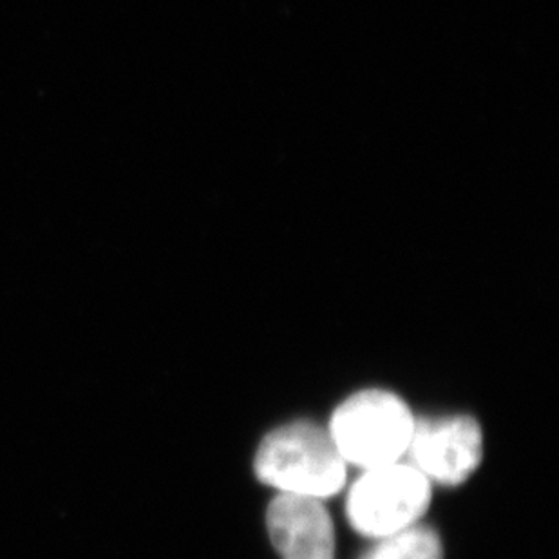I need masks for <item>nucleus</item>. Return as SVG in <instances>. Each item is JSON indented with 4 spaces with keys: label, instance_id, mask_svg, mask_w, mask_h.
I'll return each instance as SVG.
<instances>
[{
    "label": "nucleus",
    "instance_id": "5",
    "mask_svg": "<svg viewBox=\"0 0 559 559\" xmlns=\"http://www.w3.org/2000/svg\"><path fill=\"white\" fill-rule=\"evenodd\" d=\"M266 523L283 559H335L333 522L321 500L281 492Z\"/></svg>",
    "mask_w": 559,
    "mask_h": 559
},
{
    "label": "nucleus",
    "instance_id": "6",
    "mask_svg": "<svg viewBox=\"0 0 559 559\" xmlns=\"http://www.w3.org/2000/svg\"><path fill=\"white\" fill-rule=\"evenodd\" d=\"M360 559H443L442 542L433 528L415 523L380 538Z\"/></svg>",
    "mask_w": 559,
    "mask_h": 559
},
{
    "label": "nucleus",
    "instance_id": "1",
    "mask_svg": "<svg viewBox=\"0 0 559 559\" xmlns=\"http://www.w3.org/2000/svg\"><path fill=\"white\" fill-rule=\"evenodd\" d=\"M253 465L259 480L285 495L324 500L346 484V460L316 424H288L266 435Z\"/></svg>",
    "mask_w": 559,
    "mask_h": 559
},
{
    "label": "nucleus",
    "instance_id": "3",
    "mask_svg": "<svg viewBox=\"0 0 559 559\" xmlns=\"http://www.w3.org/2000/svg\"><path fill=\"white\" fill-rule=\"evenodd\" d=\"M431 503V481L413 465H384L366 471L355 481L346 514L357 533L368 538H385L413 527Z\"/></svg>",
    "mask_w": 559,
    "mask_h": 559
},
{
    "label": "nucleus",
    "instance_id": "4",
    "mask_svg": "<svg viewBox=\"0 0 559 559\" xmlns=\"http://www.w3.org/2000/svg\"><path fill=\"white\" fill-rule=\"evenodd\" d=\"M481 429L475 418L418 420L406 456L428 480L460 486L480 465Z\"/></svg>",
    "mask_w": 559,
    "mask_h": 559
},
{
    "label": "nucleus",
    "instance_id": "2",
    "mask_svg": "<svg viewBox=\"0 0 559 559\" xmlns=\"http://www.w3.org/2000/svg\"><path fill=\"white\" fill-rule=\"evenodd\" d=\"M415 423L406 402L399 396L366 390L335 409L328 433L346 464L370 471L396 464L406 456Z\"/></svg>",
    "mask_w": 559,
    "mask_h": 559
}]
</instances>
